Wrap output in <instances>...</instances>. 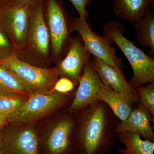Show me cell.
<instances>
[{"instance_id": "obj_4", "label": "cell", "mask_w": 154, "mask_h": 154, "mask_svg": "<svg viewBox=\"0 0 154 154\" xmlns=\"http://www.w3.org/2000/svg\"><path fill=\"white\" fill-rule=\"evenodd\" d=\"M0 65L13 72L32 92L51 90L60 77L57 68L33 66L19 60L14 52L0 54Z\"/></svg>"}, {"instance_id": "obj_22", "label": "cell", "mask_w": 154, "mask_h": 154, "mask_svg": "<svg viewBox=\"0 0 154 154\" xmlns=\"http://www.w3.org/2000/svg\"><path fill=\"white\" fill-rule=\"evenodd\" d=\"M79 83L72 81L68 78L61 77L59 78L53 88V91L61 93H69L74 89Z\"/></svg>"}, {"instance_id": "obj_10", "label": "cell", "mask_w": 154, "mask_h": 154, "mask_svg": "<svg viewBox=\"0 0 154 154\" xmlns=\"http://www.w3.org/2000/svg\"><path fill=\"white\" fill-rule=\"evenodd\" d=\"M91 56L86 49L82 37L78 36L72 39L68 51L57 67L60 76L68 78L79 83L86 63Z\"/></svg>"}, {"instance_id": "obj_13", "label": "cell", "mask_w": 154, "mask_h": 154, "mask_svg": "<svg viewBox=\"0 0 154 154\" xmlns=\"http://www.w3.org/2000/svg\"><path fill=\"white\" fill-rule=\"evenodd\" d=\"M4 154H38V138L34 130L23 128L2 137Z\"/></svg>"}, {"instance_id": "obj_21", "label": "cell", "mask_w": 154, "mask_h": 154, "mask_svg": "<svg viewBox=\"0 0 154 154\" xmlns=\"http://www.w3.org/2000/svg\"><path fill=\"white\" fill-rule=\"evenodd\" d=\"M139 97L140 103L149 111L151 117L154 121V83H149L147 85H143L135 88Z\"/></svg>"}, {"instance_id": "obj_16", "label": "cell", "mask_w": 154, "mask_h": 154, "mask_svg": "<svg viewBox=\"0 0 154 154\" xmlns=\"http://www.w3.org/2000/svg\"><path fill=\"white\" fill-rule=\"evenodd\" d=\"M99 99L108 105L120 121L128 118L135 106L134 103L126 97L106 87L101 89Z\"/></svg>"}, {"instance_id": "obj_20", "label": "cell", "mask_w": 154, "mask_h": 154, "mask_svg": "<svg viewBox=\"0 0 154 154\" xmlns=\"http://www.w3.org/2000/svg\"><path fill=\"white\" fill-rule=\"evenodd\" d=\"M27 99L22 95L0 93V114L9 118L21 107Z\"/></svg>"}, {"instance_id": "obj_27", "label": "cell", "mask_w": 154, "mask_h": 154, "mask_svg": "<svg viewBox=\"0 0 154 154\" xmlns=\"http://www.w3.org/2000/svg\"><path fill=\"white\" fill-rule=\"evenodd\" d=\"M3 5H11L14 4V0H0Z\"/></svg>"}, {"instance_id": "obj_11", "label": "cell", "mask_w": 154, "mask_h": 154, "mask_svg": "<svg viewBox=\"0 0 154 154\" xmlns=\"http://www.w3.org/2000/svg\"><path fill=\"white\" fill-rule=\"evenodd\" d=\"M91 56L94 68L105 87L123 95L134 104L140 103L137 92L126 81L123 72L119 71L94 56Z\"/></svg>"}, {"instance_id": "obj_2", "label": "cell", "mask_w": 154, "mask_h": 154, "mask_svg": "<svg viewBox=\"0 0 154 154\" xmlns=\"http://www.w3.org/2000/svg\"><path fill=\"white\" fill-rule=\"evenodd\" d=\"M104 35L111 38L124 54L133 72L128 82L134 88L154 82V60L124 36V28L112 19L103 27Z\"/></svg>"}, {"instance_id": "obj_25", "label": "cell", "mask_w": 154, "mask_h": 154, "mask_svg": "<svg viewBox=\"0 0 154 154\" xmlns=\"http://www.w3.org/2000/svg\"><path fill=\"white\" fill-rule=\"evenodd\" d=\"M38 0H14V4L17 5H28L30 7L33 5H35Z\"/></svg>"}, {"instance_id": "obj_24", "label": "cell", "mask_w": 154, "mask_h": 154, "mask_svg": "<svg viewBox=\"0 0 154 154\" xmlns=\"http://www.w3.org/2000/svg\"><path fill=\"white\" fill-rule=\"evenodd\" d=\"M69 1L76 10L79 17L87 20L88 14L86 8L90 4V0H69Z\"/></svg>"}, {"instance_id": "obj_14", "label": "cell", "mask_w": 154, "mask_h": 154, "mask_svg": "<svg viewBox=\"0 0 154 154\" xmlns=\"http://www.w3.org/2000/svg\"><path fill=\"white\" fill-rule=\"evenodd\" d=\"M149 111L140 103L135 105L128 118L119 121L116 126L118 134L130 132L140 136L144 139L154 142V133L151 122L154 123Z\"/></svg>"}, {"instance_id": "obj_17", "label": "cell", "mask_w": 154, "mask_h": 154, "mask_svg": "<svg viewBox=\"0 0 154 154\" xmlns=\"http://www.w3.org/2000/svg\"><path fill=\"white\" fill-rule=\"evenodd\" d=\"M117 137L125 147L118 149L122 154H154V142L143 140L140 135L133 132L120 133Z\"/></svg>"}, {"instance_id": "obj_18", "label": "cell", "mask_w": 154, "mask_h": 154, "mask_svg": "<svg viewBox=\"0 0 154 154\" xmlns=\"http://www.w3.org/2000/svg\"><path fill=\"white\" fill-rule=\"evenodd\" d=\"M137 42L144 48H150L154 54V14L149 9L142 18L134 23Z\"/></svg>"}, {"instance_id": "obj_8", "label": "cell", "mask_w": 154, "mask_h": 154, "mask_svg": "<svg viewBox=\"0 0 154 154\" xmlns=\"http://www.w3.org/2000/svg\"><path fill=\"white\" fill-rule=\"evenodd\" d=\"M47 26L54 55L60 56L67 44L70 45L73 21L69 22L60 4L57 0H48L47 7Z\"/></svg>"}, {"instance_id": "obj_5", "label": "cell", "mask_w": 154, "mask_h": 154, "mask_svg": "<svg viewBox=\"0 0 154 154\" xmlns=\"http://www.w3.org/2000/svg\"><path fill=\"white\" fill-rule=\"evenodd\" d=\"M73 31H75L82 37L85 47L91 55L98 58L105 63L120 72L124 68L122 59L116 55L117 49L112 46L113 40L105 36H102L94 33L91 24L86 19L79 17L73 18Z\"/></svg>"}, {"instance_id": "obj_26", "label": "cell", "mask_w": 154, "mask_h": 154, "mask_svg": "<svg viewBox=\"0 0 154 154\" xmlns=\"http://www.w3.org/2000/svg\"><path fill=\"white\" fill-rule=\"evenodd\" d=\"M8 121L9 120L8 116L0 114V130L3 128Z\"/></svg>"}, {"instance_id": "obj_6", "label": "cell", "mask_w": 154, "mask_h": 154, "mask_svg": "<svg viewBox=\"0 0 154 154\" xmlns=\"http://www.w3.org/2000/svg\"><path fill=\"white\" fill-rule=\"evenodd\" d=\"M79 112L69 110L57 119L46 142L50 154H74L79 149Z\"/></svg>"}, {"instance_id": "obj_9", "label": "cell", "mask_w": 154, "mask_h": 154, "mask_svg": "<svg viewBox=\"0 0 154 154\" xmlns=\"http://www.w3.org/2000/svg\"><path fill=\"white\" fill-rule=\"evenodd\" d=\"M105 87L97 74L90 57L79 82V86L68 109L79 112L99 101L100 92Z\"/></svg>"}, {"instance_id": "obj_12", "label": "cell", "mask_w": 154, "mask_h": 154, "mask_svg": "<svg viewBox=\"0 0 154 154\" xmlns=\"http://www.w3.org/2000/svg\"><path fill=\"white\" fill-rule=\"evenodd\" d=\"M28 39L36 53L42 57H47L49 51L50 36L42 6L38 2L31 9Z\"/></svg>"}, {"instance_id": "obj_3", "label": "cell", "mask_w": 154, "mask_h": 154, "mask_svg": "<svg viewBox=\"0 0 154 154\" xmlns=\"http://www.w3.org/2000/svg\"><path fill=\"white\" fill-rule=\"evenodd\" d=\"M74 95L71 92L61 93L53 90L33 92L21 107L9 117V121H36L70 104Z\"/></svg>"}, {"instance_id": "obj_1", "label": "cell", "mask_w": 154, "mask_h": 154, "mask_svg": "<svg viewBox=\"0 0 154 154\" xmlns=\"http://www.w3.org/2000/svg\"><path fill=\"white\" fill-rule=\"evenodd\" d=\"M119 120L99 100L79 112V149L87 154H108L116 141Z\"/></svg>"}, {"instance_id": "obj_15", "label": "cell", "mask_w": 154, "mask_h": 154, "mask_svg": "<svg viewBox=\"0 0 154 154\" xmlns=\"http://www.w3.org/2000/svg\"><path fill=\"white\" fill-rule=\"evenodd\" d=\"M113 11L124 21L134 24L153 7L154 0H113Z\"/></svg>"}, {"instance_id": "obj_19", "label": "cell", "mask_w": 154, "mask_h": 154, "mask_svg": "<svg viewBox=\"0 0 154 154\" xmlns=\"http://www.w3.org/2000/svg\"><path fill=\"white\" fill-rule=\"evenodd\" d=\"M0 93L29 96L33 92L13 72L0 65Z\"/></svg>"}, {"instance_id": "obj_23", "label": "cell", "mask_w": 154, "mask_h": 154, "mask_svg": "<svg viewBox=\"0 0 154 154\" xmlns=\"http://www.w3.org/2000/svg\"><path fill=\"white\" fill-rule=\"evenodd\" d=\"M13 52L8 34L0 25V54H9Z\"/></svg>"}, {"instance_id": "obj_7", "label": "cell", "mask_w": 154, "mask_h": 154, "mask_svg": "<svg viewBox=\"0 0 154 154\" xmlns=\"http://www.w3.org/2000/svg\"><path fill=\"white\" fill-rule=\"evenodd\" d=\"M31 9L28 5L15 4L0 7V25L19 49L28 40Z\"/></svg>"}, {"instance_id": "obj_28", "label": "cell", "mask_w": 154, "mask_h": 154, "mask_svg": "<svg viewBox=\"0 0 154 154\" xmlns=\"http://www.w3.org/2000/svg\"><path fill=\"white\" fill-rule=\"evenodd\" d=\"M0 154H4L2 149V137H0Z\"/></svg>"}, {"instance_id": "obj_29", "label": "cell", "mask_w": 154, "mask_h": 154, "mask_svg": "<svg viewBox=\"0 0 154 154\" xmlns=\"http://www.w3.org/2000/svg\"><path fill=\"white\" fill-rule=\"evenodd\" d=\"M74 154H87L84 152L82 151L80 149H78V150L77 151L75 152V153Z\"/></svg>"}]
</instances>
